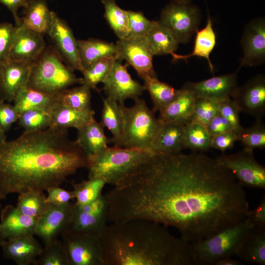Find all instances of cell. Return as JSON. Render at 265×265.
<instances>
[{"label":"cell","instance_id":"cell-1","mask_svg":"<svg viewBox=\"0 0 265 265\" xmlns=\"http://www.w3.org/2000/svg\"><path fill=\"white\" fill-rule=\"evenodd\" d=\"M104 195L108 222L153 221L189 242L239 222L249 210L235 176L197 152L152 154Z\"/></svg>","mask_w":265,"mask_h":265},{"label":"cell","instance_id":"cell-2","mask_svg":"<svg viewBox=\"0 0 265 265\" xmlns=\"http://www.w3.org/2000/svg\"><path fill=\"white\" fill-rule=\"evenodd\" d=\"M88 165V156L69 139L67 129L24 131L0 145V200L11 193L46 191Z\"/></svg>","mask_w":265,"mask_h":265},{"label":"cell","instance_id":"cell-3","mask_svg":"<svg viewBox=\"0 0 265 265\" xmlns=\"http://www.w3.org/2000/svg\"><path fill=\"white\" fill-rule=\"evenodd\" d=\"M101 239L105 265H196L190 242L155 222L110 223Z\"/></svg>","mask_w":265,"mask_h":265},{"label":"cell","instance_id":"cell-4","mask_svg":"<svg viewBox=\"0 0 265 265\" xmlns=\"http://www.w3.org/2000/svg\"><path fill=\"white\" fill-rule=\"evenodd\" d=\"M83 84L53 47H46L31 65L27 86L44 93L56 96L74 84Z\"/></svg>","mask_w":265,"mask_h":265},{"label":"cell","instance_id":"cell-5","mask_svg":"<svg viewBox=\"0 0 265 265\" xmlns=\"http://www.w3.org/2000/svg\"><path fill=\"white\" fill-rule=\"evenodd\" d=\"M134 102V105L130 107L123 105L121 134L119 138L112 143L115 146L152 153V143L160 122L144 100L138 98Z\"/></svg>","mask_w":265,"mask_h":265},{"label":"cell","instance_id":"cell-6","mask_svg":"<svg viewBox=\"0 0 265 265\" xmlns=\"http://www.w3.org/2000/svg\"><path fill=\"white\" fill-rule=\"evenodd\" d=\"M151 153L114 146L88 157V179H101L114 186L144 161Z\"/></svg>","mask_w":265,"mask_h":265},{"label":"cell","instance_id":"cell-7","mask_svg":"<svg viewBox=\"0 0 265 265\" xmlns=\"http://www.w3.org/2000/svg\"><path fill=\"white\" fill-rule=\"evenodd\" d=\"M253 226L246 217L210 237L190 242L196 265H214L220 259L235 256L241 239Z\"/></svg>","mask_w":265,"mask_h":265},{"label":"cell","instance_id":"cell-8","mask_svg":"<svg viewBox=\"0 0 265 265\" xmlns=\"http://www.w3.org/2000/svg\"><path fill=\"white\" fill-rule=\"evenodd\" d=\"M201 18L200 10L191 1L173 0L162 9L158 21L179 43L186 44L198 30Z\"/></svg>","mask_w":265,"mask_h":265},{"label":"cell","instance_id":"cell-9","mask_svg":"<svg viewBox=\"0 0 265 265\" xmlns=\"http://www.w3.org/2000/svg\"><path fill=\"white\" fill-rule=\"evenodd\" d=\"M215 159L228 169L242 186L265 188V168L256 160L253 151L244 148L234 154H223Z\"/></svg>","mask_w":265,"mask_h":265},{"label":"cell","instance_id":"cell-10","mask_svg":"<svg viewBox=\"0 0 265 265\" xmlns=\"http://www.w3.org/2000/svg\"><path fill=\"white\" fill-rule=\"evenodd\" d=\"M69 265H105L101 238L90 235L63 233L61 235Z\"/></svg>","mask_w":265,"mask_h":265},{"label":"cell","instance_id":"cell-11","mask_svg":"<svg viewBox=\"0 0 265 265\" xmlns=\"http://www.w3.org/2000/svg\"><path fill=\"white\" fill-rule=\"evenodd\" d=\"M47 34L67 65L73 71L78 70L82 73L84 68L80 56L77 40L66 22L53 11H52L51 23Z\"/></svg>","mask_w":265,"mask_h":265},{"label":"cell","instance_id":"cell-12","mask_svg":"<svg viewBox=\"0 0 265 265\" xmlns=\"http://www.w3.org/2000/svg\"><path fill=\"white\" fill-rule=\"evenodd\" d=\"M127 67L116 59L102 82L107 97L120 104L128 99L138 98L145 90L144 85L132 78Z\"/></svg>","mask_w":265,"mask_h":265},{"label":"cell","instance_id":"cell-13","mask_svg":"<svg viewBox=\"0 0 265 265\" xmlns=\"http://www.w3.org/2000/svg\"><path fill=\"white\" fill-rule=\"evenodd\" d=\"M117 59L125 60L131 65L142 79L157 76L152 54L144 37H127L116 42Z\"/></svg>","mask_w":265,"mask_h":265},{"label":"cell","instance_id":"cell-14","mask_svg":"<svg viewBox=\"0 0 265 265\" xmlns=\"http://www.w3.org/2000/svg\"><path fill=\"white\" fill-rule=\"evenodd\" d=\"M74 203L63 205L51 204L49 208L37 217L35 235L46 245L58 238L66 230L71 220Z\"/></svg>","mask_w":265,"mask_h":265},{"label":"cell","instance_id":"cell-15","mask_svg":"<svg viewBox=\"0 0 265 265\" xmlns=\"http://www.w3.org/2000/svg\"><path fill=\"white\" fill-rule=\"evenodd\" d=\"M237 72L199 82H187L183 87L191 91L196 98H207L221 102L233 98L236 93L238 87Z\"/></svg>","mask_w":265,"mask_h":265},{"label":"cell","instance_id":"cell-16","mask_svg":"<svg viewBox=\"0 0 265 265\" xmlns=\"http://www.w3.org/2000/svg\"><path fill=\"white\" fill-rule=\"evenodd\" d=\"M243 56L237 71L242 67H252L265 61V21L257 18L245 27L241 40Z\"/></svg>","mask_w":265,"mask_h":265},{"label":"cell","instance_id":"cell-17","mask_svg":"<svg viewBox=\"0 0 265 265\" xmlns=\"http://www.w3.org/2000/svg\"><path fill=\"white\" fill-rule=\"evenodd\" d=\"M239 110L262 119L265 114V77L256 76L239 87L233 98Z\"/></svg>","mask_w":265,"mask_h":265},{"label":"cell","instance_id":"cell-18","mask_svg":"<svg viewBox=\"0 0 265 265\" xmlns=\"http://www.w3.org/2000/svg\"><path fill=\"white\" fill-rule=\"evenodd\" d=\"M45 48L46 43L43 35L20 25L17 26L8 60L32 64Z\"/></svg>","mask_w":265,"mask_h":265},{"label":"cell","instance_id":"cell-19","mask_svg":"<svg viewBox=\"0 0 265 265\" xmlns=\"http://www.w3.org/2000/svg\"><path fill=\"white\" fill-rule=\"evenodd\" d=\"M37 220L23 214L16 207L7 205L0 212V234L5 239L35 235Z\"/></svg>","mask_w":265,"mask_h":265},{"label":"cell","instance_id":"cell-20","mask_svg":"<svg viewBox=\"0 0 265 265\" xmlns=\"http://www.w3.org/2000/svg\"><path fill=\"white\" fill-rule=\"evenodd\" d=\"M31 64L8 60L0 65V84L5 101L12 102L27 85Z\"/></svg>","mask_w":265,"mask_h":265},{"label":"cell","instance_id":"cell-21","mask_svg":"<svg viewBox=\"0 0 265 265\" xmlns=\"http://www.w3.org/2000/svg\"><path fill=\"white\" fill-rule=\"evenodd\" d=\"M1 247L4 257L18 265H34L43 249L34 235L5 239Z\"/></svg>","mask_w":265,"mask_h":265},{"label":"cell","instance_id":"cell-22","mask_svg":"<svg viewBox=\"0 0 265 265\" xmlns=\"http://www.w3.org/2000/svg\"><path fill=\"white\" fill-rule=\"evenodd\" d=\"M107 222L106 214L97 213L74 203L71 220L63 233L90 235L101 238Z\"/></svg>","mask_w":265,"mask_h":265},{"label":"cell","instance_id":"cell-23","mask_svg":"<svg viewBox=\"0 0 265 265\" xmlns=\"http://www.w3.org/2000/svg\"><path fill=\"white\" fill-rule=\"evenodd\" d=\"M185 124L177 122L160 123L152 143V154H173L184 149Z\"/></svg>","mask_w":265,"mask_h":265},{"label":"cell","instance_id":"cell-24","mask_svg":"<svg viewBox=\"0 0 265 265\" xmlns=\"http://www.w3.org/2000/svg\"><path fill=\"white\" fill-rule=\"evenodd\" d=\"M235 256L246 263L264 265L265 227H252L240 242Z\"/></svg>","mask_w":265,"mask_h":265},{"label":"cell","instance_id":"cell-25","mask_svg":"<svg viewBox=\"0 0 265 265\" xmlns=\"http://www.w3.org/2000/svg\"><path fill=\"white\" fill-rule=\"evenodd\" d=\"M178 97L159 111L160 123L177 122L186 124L191 121L196 97L190 90L182 87Z\"/></svg>","mask_w":265,"mask_h":265},{"label":"cell","instance_id":"cell-26","mask_svg":"<svg viewBox=\"0 0 265 265\" xmlns=\"http://www.w3.org/2000/svg\"><path fill=\"white\" fill-rule=\"evenodd\" d=\"M76 141L88 157L97 155L107 148L108 139L104 127L95 118L78 130Z\"/></svg>","mask_w":265,"mask_h":265},{"label":"cell","instance_id":"cell-27","mask_svg":"<svg viewBox=\"0 0 265 265\" xmlns=\"http://www.w3.org/2000/svg\"><path fill=\"white\" fill-rule=\"evenodd\" d=\"M24 8L21 25L43 35L47 34L51 23L52 11L46 0H31Z\"/></svg>","mask_w":265,"mask_h":265},{"label":"cell","instance_id":"cell-28","mask_svg":"<svg viewBox=\"0 0 265 265\" xmlns=\"http://www.w3.org/2000/svg\"><path fill=\"white\" fill-rule=\"evenodd\" d=\"M52 123L50 127L78 130L94 118L93 109L81 111L64 106L58 102L51 109Z\"/></svg>","mask_w":265,"mask_h":265},{"label":"cell","instance_id":"cell-29","mask_svg":"<svg viewBox=\"0 0 265 265\" xmlns=\"http://www.w3.org/2000/svg\"><path fill=\"white\" fill-rule=\"evenodd\" d=\"M145 39L153 56L168 54L172 56L179 44L171 32L158 21H152Z\"/></svg>","mask_w":265,"mask_h":265},{"label":"cell","instance_id":"cell-30","mask_svg":"<svg viewBox=\"0 0 265 265\" xmlns=\"http://www.w3.org/2000/svg\"><path fill=\"white\" fill-rule=\"evenodd\" d=\"M80 56L84 70L104 57L117 55L116 44L97 39L77 40Z\"/></svg>","mask_w":265,"mask_h":265},{"label":"cell","instance_id":"cell-31","mask_svg":"<svg viewBox=\"0 0 265 265\" xmlns=\"http://www.w3.org/2000/svg\"><path fill=\"white\" fill-rule=\"evenodd\" d=\"M195 39L194 46L192 52L188 54L180 55L174 53L173 60H186L191 57L196 56L205 58L208 61L211 71L213 72V65L210 59V55L216 44V35L212 27V20L209 15L205 27L200 30H197Z\"/></svg>","mask_w":265,"mask_h":265},{"label":"cell","instance_id":"cell-32","mask_svg":"<svg viewBox=\"0 0 265 265\" xmlns=\"http://www.w3.org/2000/svg\"><path fill=\"white\" fill-rule=\"evenodd\" d=\"M13 102L19 114L32 109H50L57 103L56 96L50 95L27 86L19 90Z\"/></svg>","mask_w":265,"mask_h":265},{"label":"cell","instance_id":"cell-33","mask_svg":"<svg viewBox=\"0 0 265 265\" xmlns=\"http://www.w3.org/2000/svg\"><path fill=\"white\" fill-rule=\"evenodd\" d=\"M144 86L150 95L153 103V111H160L179 95L181 90L159 80L157 76H148L143 79Z\"/></svg>","mask_w":265,"mask_h":265},{"label":"cell","instance_id":"cell-34","mask_svg":"<svg viewBox=\"0 0 265 265\" xmlns=\"http://www.w3.org/2000/svg\"><path fill=\"white\" fill-rule=\"evenodd\" d=\"M123 105L108 97L103 99L101 120L100 123L104 128H107L112 134L113 136L108 139V142H114L121 135Z\"/></svg>","mask_w":265,"mask_h":265},{"label":"cell","instance_id":"cell-35","mask_svg":"<svg viewBox=\"0 0 265 265\" xmlns=\"http://www.w3.org/2000/svg\"><path fill=\"white\" fill-rule=\"evenodd\" d=\"M104 17L119 39L128 37L129 33V17L127 11L120 8L115 0H102Z\"/></svg>","mask_w":265,"mask_h":265},{"label":"cell","instance_id":"cell-36","mask_svg":"<svg viewBox=\"0 0 265 265\" xmlns=\"http://www.w3.org/2000/svg\"><path fill=\"white\" fill-rule=\"evenodd\" d=\"M91 88L86 84L67 88L56 95L57 102L70 108L81 111L93 109L91 106Z\"/></svg>","mask_w":265,"mask_h":265},{"label":"cell","instance_id":"cell-37","mask_svg":"<svg viewBox=\"0 0 265 265\" xmlns=\"http://www.w3.org/2000/svg\"><path fill=\"white\" fill-rule=\"evenodd\" d=\"M211 136L205 126L194 122L185 125L184 149L193 152L207 151L211 148Z\"/></svg>","mask_w":265,"mask_h":265},{"label":"cell","instance_id":"cell-38","mask_svg":"<svg viewBox=\"0 0 265 265\" xmlns=\"http://www.w3.org/2000/svg\"><path fill=\"white\" fill-rule=\"evenodd\" d=\"M19 194L16 208L27 216L38 217L51 205L47 202L43 191L29 190Z\"/></svg>","mask_w":265,"mask_h":265},{"label":"cell","instance_id":"cell-39","mask_svg":"<svg viewBox=\"0 0 265 265\" xmlns=\"http://www.w3.org/2000/svg\"><path fill=\"white\" fill-rule=\"evenodd\" d=\"M106 182L101 179H88L73 184V192L76 199L75 204L81 206L89 203L102 194Z\"/></svg>","mask_w":265,"mask_h":265},{"label":"cell","instance_id":"cell-40","mask_svg":"<svg viewBox=\"0 0 265 265\" xmlns=\"http://www.w3.org/2000/svg\"><path fill=\"white\" fill-rule=\"evenodd\" d=\"M19 125L25 132L41 131L51 127V109L37 108L24 111L19 115Z\"/></svg>","mask_w":265,"mask_h":265},{"label":"cell","instance_id":"cell-41","mask_svg":"<svg viewBox=\"0 0 265 265\" xmlns=\"http://www.w3.org/2000/svg\"><path fill=\"white\" fill-rule=\"evenodd\" d=\"M116 59L117 55L110 56L92 63L82 73L83 83L91 89H96L97 85L103 82Z\"/></svg>","mask_w":265,"mask_h":265},{"label":"cell","instance_id":"cell-42","mask_svg":"<svg viewBox=\"0 0 265 265\" xmlns=\"http://www.w3.org/2000/svg\"><path fill=\"white\" fill-rule=\"evenodd\" d=\"M34 265H69L67 251L62 240L56 238L44 245Z\"/></svg>","mask_w":265,"mask_h":265},{"label":"cell","instance_id":"cell-43","mask_svg":"<svg viewBox=\"0 0 265 265\" xmlns=\"http://www.w3.org/2000/svg\"><path fill=\"white\" fill-rule=\"evenodd\" d=\"M244 149L253 151L265 147V126L262 119H257L249 127L243 128L238 135Z\"/></svg>","mask_w":265,"mask_h":265},{"label":"cell","instance_id":"cell-44","mask_svg":"<svg viewBox=\"0 0 265 265\" xmlns=\"http://www.w3.org/2000/svg\"><path fill=\"white\" fill-rule=\"evenodd\" d=\"M220 102L207 98H196L190 122L206 127L219 113Z\"/></svg>","mask_w":265,"mask_h":265},{"label":"cell","instance_id":"cell-45","mask_svg":"<svg viewBox=\"0 0 265 265\" xmlns=\"http://www.w3.org/2000/svg\"><path fill=\"white\" fill-rule=\"evenodd\" d=\"M129 33L127 37H144L152 24L142 12L128 10Z\"/></svg>","mask_w":265,"mask_h":265},{"label":"cell","instance_id":"cell-46","mask_svg":"<svg viewBox=\"0 0 265 265\" xmlns=\"http://www.w3.org/2000/svg\"><path fill=\"white\" fill-rule=\"evenodd\" d=\"M219 110V113L228 121L233 131L238 136L244 128L240 125V111L235 101L230 99L220 102Z\"/></svg>","mask_w":265,"mask_h":265},{"label":"cell","instance_id":"cell-47","mask_svg":"<svg viewBox=\"0 0 265 265\" xmlns=\"http://www.w3.org/2000/svg\"><path fill=\"white\" fill-rule=\"evenodd\" d=\"M17 26L4 22L0 23V65L8 60Z\"/></svg>","mask_w":265,"mask_h":265},{"label":"cell","instance_id":"cell-48","mask_svg":"<svg viewBox=\"0 0 265 265\" xmlns=\"http://www.w3.org/2000/svg\"><path fill=\"white\" fill-rule=\"evenodd\" d=\"M46 201L48 203L54 205H63L70 202L74 198L73 191H68L59 186H54L48 188L47 190Z\"/></svg>","mask_w":265,"mask_h":265},{"label":"cell","instance_id":"cell-49","mask_svg":"<svg viewBox=\"0 0 265 265\" xmlns=\"http://www.w3.org/2000/svg\"><path fill=\"white\" fill-rule=\"evenodd\" d=\"M19 115L13 105L0 102V127L5 132L18 121Z\"/></svg>","mask_w":265,"mask_h":265},{"label":"cell","instance_id":"cell-50","mask_svg":"<svg viewBox=\"0 0 265 265\" xmlns=\"http://www.w3.org/2000/svg\"><path fill=\"white\" fill-rule=\"evenodd\" d=\"M237 141H238V136L234 132H224L211 137V148L224 152L232 148Z\"/></svg>","mask_w":265,"mask_h":265},{"label":"cell","instance_id":"cell-51","mask_svg":"<svg viewBox=\"0 0 265 265\" xmlns=\"http://www.w3.org/2000/svg\"><path fill=\"white\" fill-rule=\"evenodd\" d=\"M206 127L211 137L224 132H233L228 121L220 113L215 116Z\"/></svg>","mask_w":265,"mask_h":265},{"label":"cell","instance_id":"cell-52","mask_svg":"<svg viewBox=\"0 0 265 265\" xmlns=\"http://www.w3.org/2000/svg\"><path fill=\"white\" fill-rule=\"evenodd\" d=\"M254 225L265 227V197H263L256 207L249 210L246 216Z\"/></svg>","mask_w":265,"mask_h":265},{"label":"cell","instance_id":"cell-53","mask_svg":"<svg viewBox=\"0 0 265 265\" xmlns=\"http://www.w3.org/2000/svg\"><path fill=\"white\" fill-rule=\"evenodd\" d=\"M31 0H0V3L6 6L13 15L17 26L21 24L18 11L20 7L25 8Z\"/></svg>","mask_w":265,"mask_h":265},{"label":"cell","instance_id":"cell-54","mask_svg":"<svg viewBox=\"0 0 265 265\" xmlns=\"http://www.w3.org/2000/svg\"><path fill=\"white\" fill-rule=\"evenodd\" d=\"M242 264L238 260L227 257L217 261L214 265H241Z\"/></svg>","mask_w":265,"mask_h":265},{"label":"cell","instance_id":"cell-55","mask_svg":"<svg viewBox=\"0 0 265 265\" xmlns=\"http://www.w3.org/2000/svg\"><path fill=\"white\" fill-rule=\"evenodd\" d=\"M6 141L5 132L0 127V145Z\"/></svg>","mask_w":265,"mask_h":265},{"label":"cell","instance_id":"cell-56","mask_svg":"<svg viewBox=\"0 0 265 265\" xmlns=\"http://www.w3.org/2000/svg\"><path fill=\"white\" fill-rule=\"evenodd\" d=\"M5 101L0 84V102Z\"/></svg>","mask_w":265,"mask_h":265},{"label":"cell","instance_id":"cell-57","mask_svg":"<svg viewBox=\"0 0 265 265\" xmlns=\"http://www.w3.org/2000/svg\"><path fill=\"white\" fill-rule=\"evenodd\" d=\"M5 240V239L3 238V237L1 236L0 234V246H1V244Z\"/></svg>","mask_w":265,"mask_h":265},{"label":"cell","instance_id":"cell-58","mask_svg":"<svg viewBox=\"0 0 265 265\" xmlns=\"http://www.w3.org/2000/svg\"><path fill=\"white\" fill-rule=\"evenodd\" d=\"M186 0L191 1V0Z\"/></svg>","mask_w":265,"mask_h":265},{"label":"cell","instance_id":"cell-59","mask_svg":"<svg viewBox=\"0 0 265 265\" xmlns=\"http://www.w3.org/2000/svg\"><path fill=\"white\" fill-rule=\"evenodd\" d=\"M0 206H1V205H0Z\"/></svg>","mask_w":265,"mask_h":265}]
</instances>
